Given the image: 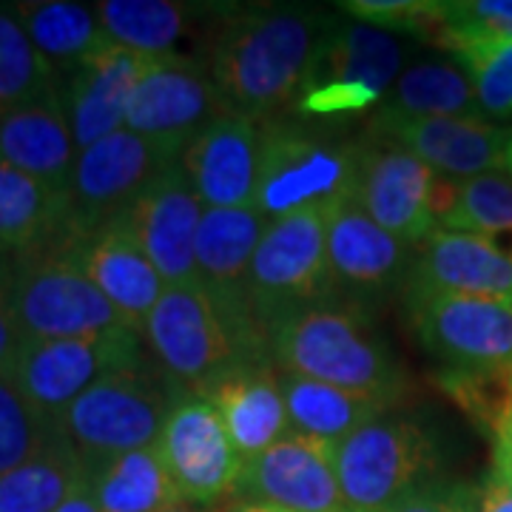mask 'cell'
<instances>
[{
  "label": "cell",
  "mask_w": 512,
  "mask_h": 512,
  "mask_svg": "<svg viewBox=\"0 0 512 512\" xmlns=\"http://www.w3.org/2000/svg\"><path fill=\"white\" fill-rule=\"evenodd\" d=\"M339 23V15L311 6H268L228 15L208 57V72L225 106L256 123L293 109L311 86Z\"/></svg>",
  "instance_id": "1"
},
{
  "label": "cell",
  "mask_w": 512,
  "mask_h": 512,
  "mask_svg": "<svg viewBox=\"0 0 512 512\" xmlns=\"http://www.w3.org/2000/svg\"><path fill=\"white\" fill-rule=\"evenodd\" d=\"M271 362L282 373L336 384L393 404L404 390V373L367 308L328 299L268 322Z\"/></svg>",
  "instance_id": "2"
},
{
  "label": "cell",
  "mask_w": 512,
  "mask_h": 512,
  "mask_svg": "<svg viewBox=\"0 0 512 512\" xmlns=\"http://www.w3.org/2000/svg\"><path fill=\"white\" fill-rule=\"evenodd\" d=\"M188 396L157 359L109 373L57 419L60 436L94 470L109 458L154 447L171 410Z\"/></svg>",
  "instance_id": "3"
},
{
  "label": "cell",
  "mask_w": 512,
  "mask_h": 512,
  "mask_svg": "<svg viewBox=\"0 0 512 512\" xmlns=\"http://www.w3.org/2000/svg\"><path fill=\"white\" fill-rule=\"evenodd\" d=\"M143 339L165 373L194 396H205L234 370L271 362L268 353L228 325L202 285L165 288L148 316Z\"/></svg>",
  "instance_id": "4"
},
{
  "label": "cell",
  "mask_w": 512,
  "mask_h": 512,
  "mask_svg": "<svg viewBox=\"0 0 512 512\" xmlns=\"http://www.w3.org/2000/svg\"><path fill=\"white\" fill-rule=\"evenodd\" d=\"M69 242L15 256L9 305L23 339H83L134 330L83 274Z\"/></svg>",
  "instance_id": "5"
},
{
  "label": "cell",
  "mask_w": 512,
  "mask_h": 512,
  "mask_svg": "<svg viewBox=\"0 0 512 512\" xmlns=\"http://www.w3.org/2000/svg\"><path fill=\"white\" fill-rule=\"evenodd\" d=\"M436 464L439 441L413 416H382L336 447V473L353 512H387L430 484Z\"/></svg>",
  "instance_id": "6"
},
{
  "label": "cell",
  "mask_w": 512,
  "mask_h": 512,
  "mask_svg": "<svg viewBox=\"0 0 512 512\" xmlns=\"http://www.w3.org/2000/svg\"><path fill=\"white\" fill-rule=\"evenodd\" d=\"M353 183L356 146L288 120H268L262 126L256 208L268 220L353 197Z\"/></svg>",
  "instance_id": "7"
},
{
  "label": "cell",
  "mask_w": 512,
  "mask_h": 512,
  "mask_svg": "<svg viewBox=\"0 0 512 512\" xmlns=\"http://www.w3.org/2000/svg\"><path fill=\"white\" fill-rule=\"evenodd\" d=\"M330 205H308L268 225L248 276L251 308L262 328L282 313L336 299L328 262Z\"/></svg>",
  "instance_id": "8"
},
{
  "label": "cell",
  "mask_w": 512,
  "mask_h": 512,
  "mask_svg": "<svg viewBox=\"0 0 512 512\" xmlns=\"http://www.w3.org/2000/svg\"><path fill=\"white\" fill-rule=\"evenodd\" d=\"M137 330L83 339H23L9 379L43 419H57L109 373L151 359Z\"/></svg>",
  "instance_id": "9"
},
{
  "label": "cell",
  "mask_w": 512,
  "mask_h": 512,
  "mask_svg": "<svg viewBox=\"0 0 512 512\" xmlns=\"http://www.w3.org/2000/svg\"><path fill=\"white\" fill-rule=\"evenodd\" d=\"M208 66L183 55L154 57L131 94L126 128L160 148L168 160H180L188 143L228 114Z\"/></svg>",
  "instance_id": "10"
},
{
  "label": "cell",
  "mask_w": 512,
  "mask_h": 512,
  "mask_svg": "<svg viewBox=\"0 0 512 512\" xmlns=\"http://www.w3.org/2000/svg\"><path fill=\"white\" fill-rule=\"evenodd\" d=\"M416 339L444 367L512 370V305L456 293H404Z\"/></svg>",
  "instance_id": "11"
},
{
  "label": "cell",
  "mask_w": 512,
  "mask_h": 512,
  "mask_svg": "<svg viewBox=\"0 0 512 512\" xmlns=\"http://www.w3.org/2000/svg\"><path fill=\"white\" fill-rule=\"evenodd\" d=\"M168 160L160 148L120 128L77 154L69 183L72 239L94 234L97 228L120 220L134 200L163 174Z\"/></svg>",
  "instance_id": "12"
},
{
  "label": "cell",
  "mask_w": 512,
  "mask_h": 512,
  "mask_svg": "<svg viewBox=\"0 0 512 512\" xmlns=\"http://www.w3.org/2000/svg\"><path fill=\"white\" fill-rule=\"evenodd\" d=\"M157 450L185 504L214 507L237 495L245 461L208 399L188 393L165 421Z\"/></svg>",
  "instance_id": "13"
},
{
  "label": "cell",
  "mask_w": 512,
  "mask_h": 512,
  "mask_svg": "<svg viewBox=\"0 0 512 512\" xmlns=\"http://www.w3.org/2000/svg\"><path fill=\"white\" fill-rule=\"evenodd\" d=\"M413 251V245L370 220L353 197L330 205L328 262L339 299L367 308L370 302L407 291Z\"/></svg>",
  "instance_id": "14"
},
{
  "label": "cell",
  "mask_w": 512,
  "mask_h": 512,
  "mask_svg": "<svg viewBox=\"0 0 512 512\" xmlns=\"http://www.w3.org/2000/svg\"><path fill=\"white\" fill-rule=\"evenodd\" d=\"M200 194L183 165L174 163L148 185L120 217L140 242L165 288L200 285L197 274V228L202 220Z\"/></svg>",
  "instance_id": "15"
},
{
  "label": "cell",
  "mask_w": 512,
  "mask_h": 512,
  "mask_svg": "<svg viewBox=\"0 0 512 512\" xmlns=\"http://www.w3.org/2000/svg\"><path fill=\"white\" fill-rule=\"evenodd\" d=\"M336 447L291 430L271 450L245 461L237 495L288 512H348L336 473Z\"/></svg>",
  "instance_id": "16"
},
{
  "label": "cell",
  "mask_w": 512,
  "mask_h": 512,
  "mask_svg": "<svg viewBox=\"0 0 512 512\" xmlns=\"http://www.w3.org/2000/svg\"><path fill=\"white\" fill-rule=\"evenodd\" d=\"M433 180L436 171L393 140L356 146L353 200L370 220L413 248L439 228L430 205Z\"/></svg>",
  "instance_id": "17"
},
{
  "label": "cell",
  "mask_w": 512,
  "mask_h": 512,
  "mask_svg": "<svg viewBox=\"0 0 512 512\" xmlns=\"http://www.w3.org/2000/svg\"><path fill=\"white\" fill-rule=\"evenodd\" d=\"M373 131L393 140L441 177L470 180L478 174L504 171L510 128L484 117H390L376 114Z\"/></svg>",
  "instance_id": "18"
},
{
  "label": "cell",
  "mask_w": 512,
  "mask_h": 512,
  "mask_svg": "<svg viewBox=\"0 0 512 512\" xmlns=\"http://www.w3.org/2000/svg\"><path fill=\"white\" fill-rule=\"evenodd\" d=\"M262 126L228 111L188 143L180 165L205 208H256Z\"/></svg>",
  "instance_id": "19"
},
{
  "label": "cell",
  "mask_w": 512,
  "mask_h": 512,
  "mask_svg": "<svg viewBox=\"0 0 512 512\" xmlns=\"http://www.w3.org/2000/svg\"><path fill=\"white\" fill-rule=\"evenodd\" d=\"M407 291L456 293L512 305V254L495 239L436 228L413 251Z\"/></svg>",
  "instance_id": "20"
},
{
  "label": "cell",
  "mask_w": 512,
  "mask_h": 512,
  "mask_svg": "<svg viewBox=\"0 0 512 512\" xmlns=\"http://www.w3.org/2000/svg\"><path fill=\"white\" fill-rule=\"evenodd\" d=\"M154 57L109 43L60 80V100L69 114L77 148L126 128V111L137 83L143 80Z\"/></svg>",
  "instance_id": "21"
},
{
  "label": "cell",
  "mask_w": 512,
  "mask_h": 512,
  "mask_svg": "<svg viewBox=\"0 0 512 512\" xmlns=\"http://www.w3.org/2000/svg\"><path fill=\"white\" fill-rule=\"evenodd\" d=\"M69 245L83 274L117 308L128 328L143 333L148 316L163 296L165 282L123 220H114L97 228L94 234L72 239Z\"/></svg>",
  "instance_id": "22"
},
{
  "label": "cell",
  "mask_w": 512,
  "mask_h": 512,
  "mask_svg": "<svg viewBox=\"0 0 512 512\" xmlns=\"http://www.w3.org/2000/svg\"><path fill=\"white\" fill-rule=\"evenodd\" d=\"M77 154L80 148L60 92L0 117V163L40 183L69 191Z\"/></svg>",
  "instance_id": "23"
},
{
  "label": "cell",
  "mask_w": 512,
  "mask_h": 512,
  "mask_svg": "<svg viewBox=\"0 0 512 512\" xmlns=\"http://www.w3.org/2000/svg\"><path fill=\"white\" fill-rule=\"evenodd\" d=\"M202 399L217 407L242 461H251L259 453L271 450L276 441L291 433L282 376H276L271 365L234 370Z\"/></svg>",
  "instance_id": "24"
},
{
  "label": "cell",
  "mask_w": 512,
  "mask_h": 512,
  "mask_svg": "<svg viewBox=\"0 0 512 512\" xmlns=\"http://www.w3.org/2000/svg\"><path fill=\"white\" fill-rule=\"evenodd\" d=\"M66 239H72L69 191L0 163V242L15 256H26Z\"/></svg>",
  "instance_id": "25"
},
{
  "label": "cell",
  "mask_w": 512,
  "mask_h": 512,
  "mask_svg": "<svg viewBox=\"0 0 512 512\" xmlns=\"http://www.w3.org/2000/svg\"><path fill=\"white\" fill-rule=\"evenodd\" d=\"M402 57V43L390 32L359 20H342L322 52L311 86L359 83L373 89L384 100V94L393 89V83L402 74Z\"/></svg>",
  "instance_id": "26"
},
{
  "label": "cell",
  "mask_w": 512,
  "mask_h": 512,
  "mask_svg": "<svg viewBox=\"0 0 512 512\" xmlns=\"http://www.w3.org/2000/svg\"><path fill=\"white\" fill-rule=\"evenodd\" d=\"M282 390H285L291 430L330 444H342L365 424L382 419L390 407L376 396L353 393L336 384L291 376V373L282 376Z\"/></svg>",
  "instance_id": "27"
},
{
  "label": "cell",
  "mask_w": 512,
  "mask_h": 512,
  "mask_svg": "<svg viewBox=\"0 0 512 512\" xmlns=\"http://www.w3.org/2000/svg\"><path fill=\"white\" fill-rule=\"evenodd\" d=\"M12 9L37 52L60 74L77 69L86 57H92L111 43L97 18V9L86 3L29 0V3H15Z\"/></svg>",
  "instance_id": "28"
},
{
  "label": "cell",
  "mask_w": 512,
  "mask_h": 512,
  "mask_svg": "<svg viewBox=\"0 0 512 512\" xmlns=\"http://www.w3.org/2000/svg\"><path fill=\"white\" fill-rule=\"evenodd\" d=\"M89 478L103 512H165L185 504L157 444L109 458Z\"/></svg>",
  "instance_id": "29"
},
{
  "label": "cell",
  "mask_w": 512,
  "mask_h": 512,
  "mask_svg": "<svg viewBox=\"0 0 512 512\" xmlns=\"http://www.w3.org/2000/svg\"><path fill=\"white\" fill-rule=\"evenodd\" d=\"M86 478V461L57 433L40 453L0 473V512H55Z\"/></svg>",
  "instance_id": "30"
},
{
  "label": "cell",
  "mask_w": 512,
  "mask_h": 512,
  "mask_svg": "<svg viewBox=\"0 0 512 512\" xmlns=\"http://www.w3.org/2000/svg\"><path fill=\"white\" fill-rule=\"evenodd\" d=\"M376 114L390 117H481L467 72L447 60H419L407 66L384 94Z\"/></svg>",
  "instance_id": "31"
},
{
  "label": "cell",
  "mask_w": 512,
  "mask_h": 512,
  "mask_svg": "<svg viewBox=\"0 0 512 512\" xmlns=\"http://www.w3.org/2000/svg\"><path fill=\"white\" fill-rule=\"evenodd\" d=\"M94 9L111 43L148 57L174 55L194 18V6L174 0H100Z\"/></svg>",
  "instance_id": "32"
},
{
  "label": "cell",
  "mask_w": 512,
  "mask_h": 512,
  "mask_svg": "<svg viewBox=\"0 0 512 512\" xmlns=\"http://www.w3.org/2000/svg\"><path fill=\"white\" fill-rule=\"evenodd\" d=\"M439 228L495 239L512 254V177L490 171L470 180H453V194L441 211Z\"/></svg>",
  "instance_id": "33"
},
{
  "label": "cell",
  "mask_w": 512,
  "mask_h": 512,
  "mask_svg": "<svg viewBox=\"0 0 512 512\" xmlns=\"http://www.w3.org/2000/svg\"><path fill=\"white\" fill-rule=\"evenodd\" d=\"M60 92V72L29 40L12 6H0V117Z\"/></svg>",
  "instance_id": "34"
},
{
  "label": "cell",
  "mask_w": 512,
  "mask_h": 512,
  "mask_svg": "<svg viewBox=\"0 0 512 512\" xmlns=\"http://www.w3.org/2000/svg\"><path fill=\"white\" fill-rule=\"evenodd\" d=\"M439 387L493 436L512 416V370L444 367L439 373Z\"/></svg>",
  "instance_id": "35"
},
{
  "label": "cell",
  "mask_w": 512,
  "mask_h": 512,
  "mask_svg": "<svg viewBox=\"0 0 512 512\" xmlns=\"http://www.w3.org/2000/svg\"><path fill=\"white\" fill-rule=\"evenodd\" d=\"M467 72L481 114H512V40H458L447 46Z\"/></svg>",
  "instance_id": "36"
},
{
  "label": "cell",
  "mask_w": 512,
  "mask_h": 512,
  "mask_svg": "<svg viewBox=\"0 0 512 512\" xmlns=\"http://www.w3.org/2000/svg\"><path fill=\"white\" fill-rule=\"evenodd\" d=\"M57 433V424L37 413L18 384L0 376V473L40 453Z\"/></svg>",
  "instance_id": "37"
},
{
  "label": "cell",
  "mask_w": 512,
  "mask_h": 512,
  "mask_svg": "<svg viewBox=\"0 0 512 512\" xmlns=\"http://www.w3.org/2000/svg\"><path fill=\"white\" fill-rule=\"evenodd\" d=\"M339 9L345 18L384 32L439 35L444 26V3L433 0H348L339 3Z\"/></svg>",
  "instance_id": "38"
},
{
  "label": "cell",
  "mask_w": 512,
  "mask_h": 512,
  "mask_svg": "<svg viewBox=\"0 0 512 512\" xmlns=\"http://www.w3.org/2000/svg\"><path fill=\"white\" fill-rule=\"evenodd\" d=\"M439 46L458 40H512V0H450L444 3Z\"/></svg>",
  "instance_id": "39"
},
{
  "label": "cell",
  "mask_w": 512,
  "mask_h": 512,
  "mask_svg": "<svg viewBox=\"0 0 512 512\" xmlns=\"http://www.w3.org/2000/svg\"><path fill=\"white\" fill-rule=\"evenodd\" d=\"M379 103L382 97L359 83H316L305 89L293 111L302 117H342V114L367 111Z\"/></svg>",
  "instance_id": "40"
},
{
  "label": "cell",
  "mask_w": 512,
  "mask_h": 512,
  "mask_svg": "<svg viewBox=\"0 0 512 512\" xmlns=\"http://www.w3.org/2000/svg\"><path fill=\"white\" fill-rule=\"evenodd\" d=\"M387 512H473V493L461 487L424 484L396 501Z\"/></svg>",
  "instance_id": "41"
},
{
  "label": "cell",
  "mask_w": 512,
  "mask_h": 512,
  "mask_svg": "<svg viewBox=\"0 0 512 512\" xmlns=\"http://www.w3.org/2000/svg\"><path fill=\"white\" fill-rule=\"evenodd\" d=\"M20 345H23V333L9 305V279H0V376H9Z\"/></svg>",
  "instance_id": "42"
},
{
  "label": "cell",
  "mask_w": 512,
  "mask_h": 512,
  "mask_svg": "<svg viewBox=\"0 0 512 512\" xmlns=\"http://www.w3.org/2000/svg\"><path fill=\"white\" fill-rule=\"evenodd\" d=\"M473 512H512V478L490 473L484 487L473 493Z\"/></svg>",
  "instance_id": "43"
},
{
  "label": "cell",
  "mask_w": 512,
  "mask_h": 512,
  "mask_svg": "<svg viewBox=\"0 0 512 512\" xmlns=\"http://www.w3.org/2000/svg\"><path fill=\"white\" fill-rule=\"evenodd\" d=\"M493 473L512 478V416L493 436Z\"/></svg>",
  "instance_id": "44"
},
{
  "label": "cell",
  "mask_w": 512,
  "mask_h": 512,
  "mask_svg": "<svg viewBox=\"0 0 512 512\" xmlns=\"http://www.w3.org/2000/svg\"><path fill=\"white\" fill-rule=\"evenodd\" d=\"M55 512H103L100 510V501H97V495H94L92 487V478H86L77 490H74Z\"/></svg>",
  "instance_id": "45"
},
{
  "label": "cell",
  "mask_w": 512,
  "mask_h": 512,
  "mask_svg": "<svg viewBox=\"0 0 512 512\" xmlns=\"http://www.w3.org/2000/svg\"><path fill=\"white\" fill-rule=\"evenodd\" d=\"M222 512H288V510H279L274 504H262V501H251V498H237V501H231L228 507Z\"/></svg>",
  "instance_id": "46"
},
{
  "label": "cell",
  "mask_w": 512,
  "mask_h": 512,
  "mask_svg": "<svg viewBox=\"0 0 512 512\" xmlns=\"http://www.w3.org/2000/svg\"><path fill=\"white\" fill-rule=\"evenodd\" d=\"M12 265H15V254L0 242V279H9L12 276Z\"/></svg>",
  "instance_id": "47"
},
{
  "label": "cell",
  "mask_w": 512,
  "mask_h": 512,
  "mask_svg": "<svg viewBox=\"0 0 512 512\" xmlns=\"http://www.w3.org/2000/svg\"><path fill=\"white\" fill-rule=\"evenodd\" d=\"M165 512H211V507H194V504H180V507H171Z\"/></svg>",
  "instance_id": "48"
},
{
  "label": "cell",
  "mask_w": 512,
  "mask_h": 512,
  "mask_svg": "<svg viewBox=\"0 0 512 512\" xmlns=\"http://www.w3.org/2000/svg\"><path fill=\"white\" fill-rule=\"evenodd\" d=\"M504 171H507V174L512 177V143H510V148H507V163H504Z\"/></svg>",
  "instance_id": "49"
},
{
  "label": "cell",
  "mask_w": 512,
  "mask_h": 512,
  "mask_svg": "<svg viewBox=\"0 0 512 512\" xmlns=\"http://www.w3.org/2000/svg\"><path fill=\"white\" fill-rule=\"evenodd\" d=\"M348 512H353V510H348Z\"/></svg>",
  "instance_id": "50"
}]
</instances>
